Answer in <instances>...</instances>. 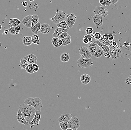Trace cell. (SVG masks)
Returning <instances> with one entry per match:
<instances>
[{
    "label": "cell",
    "instance_id": "cell-1",
    "mask_svg": "<svg viewBox=\"0 0 131 130\" xmlns=\"http://www.w3.org/2000/svg\"><path fill=\"white\" fill-rule=\"evenodd\" d=\"M26 120L29 123L35 116L36 110L34 107L27 104H21L19 107Z\"/></svg>",
    "mask_w": 131,
    "mask_h": 130
},
{
    "label": "cell",
    "instance_id": "cell-2",
    "mask_svg": "<svg viewBox=\"0 0 131 130\" xmlns=\"http://www.w3.org/2000/svg\"><path fill=\"white\" fill-rule=\"evenodd\" d=\"M24 103L31 106L36 111L41 110L43 106L41 100L38 97L28 98L25 100Z\"/></svg>",
    "mask_w": 131,
    "mask_h": 130
},
{
    "label": "cell",
    "instance_id": "cell-3",
    "mask_svg": "<svg viewBox=\"0 0 131 130\" xmlns=\"http://www.w3.org/2000/svg\"><path fill=\"white\" fill-rule=\"evenodd\" d=\"M77 66L80 68H91L93 65V60L91 58L84 59L80 57L77 61Z\"/></svg>",
    "mask_w": 131,
    "mask_h": 130
},
{
    "label": "cell",
    "instance_id": "cell-4",
    "mask_svg": "<svg viewBox=\"0 0 131 130\" xmlns=\"http://www.w3.org/2000/svg\"><path fill=\"white\" fill-rule=\"evenodd\" d=\"M67 14H66L62 10H56L55 12V15L52 18H50L53 22L55 24H57L62 21L65 20Z\"/></svg>",
    "mask_w": 131,
    "mask_h": 130
},
{
    "label": "cell",
    "instance_id": "cell-5",
    "mask_svg": "<svg viewBox=\"0 0 131 130\" xmlns=\"http://www.w3.org/2000/svg\"><path fill=\"white\" fill-rule=\"evenodd\" d=\"M109 53L110 54L112 60L117 59L119 58L121 53V50L118 46H113L112 44L109 46Z\"/></svg>",
    "mask_w": 131,
    "mask_h": 130
},
{
    "label": "cell",
    "instance_id": "cell-6",
    "mask_svg": "<svg viewBox=\"0 0 131 130\" xmlns=\"http://www.w3.org/2000/svg\"><path fill=\"white\" fill-rule=\"evenodd\" d=\"M68 123L69 128L72 130H76L80 127V123L78 117L73 116H72Z\"/></svg>",
    "mask_w": 131,
    "mask_h": 130
},
{
    "label": "cell",
    "instance_id": "cell-7",
    "mask_svg": "<svg viewBox=\"0 0 131 130\" xmlns=\"http://www.w3.org/2000/svg\"><path fill=\"white\" fill-rule=\"evenodd\" d=\"M95 14L105 17L108 15V10L104 7L98 6L95 7L94 11Z\"/></svg>",
    "mask_w": 131,
    "mask_h": 130
},
{
    "label": "cell",
    "instance_id": "cell-8",
    "mask_svg": "<svg viewBox=\"0 0 131 130\" xmlns=\"http://www.w3.org/2000/svg\"><path fill=\"white\" fill-rule=\"evenodd\" d=\"M80 56L84 59H89L91 58L92 54L87 47L85 46L81 47L78 49Z\"/></svg>",
    "mask_w": 131,
    "mask_h": 130
},
{
    "label": "cell",
    "instance_id": "cell-9",
    "mask_svg": "<svg viewBox=\"0 0 131 130\" xmlns=\"http://www.w3.org/2000/svg\"><path fill=\"white\" fill-rule=\"evenodd\" d=\"M76 19V16L73 13L67 14L66 17L65 21L70 28H73Z\"/></svg>",
    "mask_w": 131,
    "mask_h": 130
},
{
    "label": "cell",
    "instance_id": "cell-10",
    "mask_svg": "<svg viewBox=\"0 0 131 130\" xmlns=\"http://www.w3.org/2000/svg\"><path fill=\"white\" fill-rule=\"evenodd\" d=\"M41 110L36 111V113L31 123H29L30 125L31 128L34 127V126H37L39 125L41 119V114H40Z\"/></svg>",
    "mask_w": 131,
    "mask_h": 130
},
{
    "label": "cell",
    "instance_id": "cell-11",
    "mask_svg": "<svg viewBox=\"0 0 131 130\" xmlns=\"http://www.w3.org/2000/svg\"><path fill=\"white\" fill-rule=\"evenodd\" d=\"M17 119L18 121L21 124H24L25 125H28L29 123L25 118L22 113L21 110L19 109L17 115Z\"/></svg>",
    "mask_w": 131,
    "mask_h": 130
},
{
    "label": "cell",
    "instance_id": "cell-12",
    "mask_svg": "<svg viewBox=\"0 0 131 130\" xmlns=\"http://www.w3.org/2000/svg\"><path fill=\"white\" fill-rule=\"evenodd\" d=\"M103 18L101 16L96 15L93 17L94 24L97 28L101 27L103 25Z\"/></svg>",
    "mask_w": 131,
    "mask_h": 130
},
{
    "label": "cell",
    "instance_id": "cell-13",
    "mask_svg": "<svg viewBox=\"0 0 131 130\" xmlns=\"http://www.w3.org/2000/svg\"><path fill=\"white\" fill-rule=\"evenodd\" d=\"M32 15H27L22 21V23L25 27L31 28L32 26Z\"/></svg>",
    "mask_w": 131,
    "mask_h": 130
},
{
    "label": "cell",
    "instance_id": "cell-14",
    "mask_svg": "<svg viewBox=\"0 0 131 130\" xmlns=\"http://www.w3.org/2000/svg\"><path fill=\"white\" fill-rule=\"evenodd\" d=\"M26 60L29 64L37 63L38 58L35 54H31L24 57Z\"/></svg>",
    "mask_w": 131,
    "mask_h": 130
},
{
    "label": "cell",
    "instance_id": "cell-15",
    "mask_svg": "<svg viewBox=\"0 0 131 130\" xmlns=\"http://www.w3.org/2000/svg\"><path fill=\"white\" fill-rule=\"evenodd\" d=\"M99 47L98 45L95 42H90V43L88 44L87 47L89 50L90 51V52L92 55L93 56L95 51Z\"/></svg>",
    "mask_w": 131,
    "mask_h": 130
},
{
    "label": "cell",
    "instance_id": "cell-16",
    "mask_svg": "<svg viewBox=\"0 0 131 130\" xmlns=\"http://www.w3.org/2000/svg\"><path fill=\"white\" fill-rule=\"evenodd\" d=\"M72 117V114H62L58 118V121L59 123L61 122H67L68 123Z\"/></svg>",
    "mask_w": 131,
    "mask_h": 130
},
{
    "label": "cell",
    "instance_id": "cell-17",
    "mask_svg": "<svg viewBox=\"0 0 131 130\" xmlns=\"http://www.w3.org/2000/svg\"><path fill=\"white\" fill-rule=\"evenodd\" d=\"M51 30V27L49 24L44 23L41 25L40 32L44 34H47L49 33Z\"/></svg>",
    "mask_w": 131,
    "mask_h": 130
},
{
    "label": "cell",
    "instance_id": "cell-18",
    "mask_svg": "<svg viewBox=\"0 0 131 130\" xmlns=\"http://www.w3.org/2000/svg\"><path fill=\"white\" fill-rule=\"evenodd\" d=\"M80 80L83 84L87 85L90 82L91 78L90 76L88 74H85L80 76Z\"/></svg>",
    "mask_w": 131,
    "mask_h": 130
},
{
    "label": "cell",
    "instance_id": "cell-19",
    "mask_svg": "<svg viewBox=\"0 0 131 130\" xmlns=\"http://www.w3.org/2000/svg\"><path fill=\"white\" fill-rule=\"evenodd\" d=\"M69 30L66 29L62 28H57L55 29L54 33L52 34V36L53 37H57L59 38L60 35L64 32H68Z\"/></svg>",
    "mask_w": 131,
    "mask_h": 130
},
{
    "label": "cell",
    "instance_id": "cell-20",
    "mask_svg": "<svg viewBox=\"0 0 131 130\" xmlns=\"http://www.w3.org/2000/svg\"><path fill=\"white\" fill-rule=\"evenodd\" d=\"M94 42L96 43L97 44H98V46L103 49L104 52H109L110 47H109V46L103 44L101 43L100 41V40H99L95 39V40L94 41Z\"/></svg>",
    "mask_w": 131,
    "mask_h": 130
},
{
    "label": "cell",
    "instance_id": "cell-21",
    "mask_svg": "<svg viewBox=\"0 0 131 130\" xmlns=\"http://www.w3.org/2000/svg\"><path fill=\"white\" fill-rule=\"evenodd\" d=\"M21 21L18 18H11L9 21V25L10 27H15L20 25Z\"/></svg>",
    "mask_w": 131,
    "mask_h": 130
},
{
    "label": "cell",
    "instance_id": "cell-22",
    "mask_svg": "<svg viewBox=\"0 0 131 130\" xmlns=\"http://www.w3.org/2000/svg\"><path fill=\"white\" fill-rule=\"evenodd\" d=\"M23 44L25 46H28L33 43L32 40V37L31 36H24L22 39Z\"/></svg>",
    "mask_w": 131,
    "mask_h": 130
},
{
    "label": "cell",
    "instance_id": "cell-23",
    "mask_svg": "<svg viewBox=\"0 0 131 130\" xmlns=\"http://www.w3.org/2000/svg\"><path fill=\"white\" fill-rule=\"evenodd\" d=\"M41 27V23L38 22L34 26L31 28V31L34 34L37 35L39 32H40Z\"/></svg>",
    "mask_w": 131,
    "mask_h": 130
},
{
    "label": "cell",
    "instance_id": "cell-24",
    "mask_svg": "<svg viewBox=\"0 0 131 130\" xmlns=\"http://www.w3.org/2000/svg\"><path fill=\"white\" fill-rule=\"evenodd\" d=\"M70 59V55L69 53H63L60 55V60L62 62L65 63L69 61Z\"/></svg>",
    "mask_w": 131,
    "mask_h": 130
},
{
    "label": "cell",
    "instance_id": "cell-25",
    "mask_svg": "<svg viewBox=\"0 0 131 130\" xmlns=\"http://www.w3.org/2000/svg\"><path fill=\"white\" fill-rule=\"evenodd\" d=\"M104 52L103 51V49L100 47H99L95 51L93 56L96 58H100L104 55Z\"/></svg>",
    "mask_w": 131,
    "mask_h": 130
},
{
    "label": "cell",
    "instance_id": "cell-26",
    "mask_svg": "<svg viewBox=\"0 0 131 130\" xmlns=\"http://www.w3.org/2000/svg\"><path fill=\"white\" fill-rule=\"evenodd\" d=\"M28 61L23 57L21 58L20 60L19 67L21 68L22 69H25V68L29 64Z\"/></svg>",
    "mask_w": 131,
    "mask_h": 130
},
{
    "label": "cell",
    "instance_id": "cell-27",
    "mask_svg": "<svg viewBox=\"0 0 131 130\" xmlns=\"http://www.w3.org/2000/svg\"><path fill=\"white\" fill-rule=\"evenodd\" d=\"M57 26L58 28H62L66 29H69L70 28L67 25L65 20H63L57 24Z\"/></svg>",
    "mask_w": 131,
    "mask_h": 130
},
{
    "label": "cell",
    "instance_id": "cell-28",
    "mask_svg": "<svg viewBox=\"0 0 131 130\" xmlns=\"http://www.w3.org/2000/svg\"><path fill=\"white\" fill-rule=\"evenodd\" d=\"M62 39L63 41L62 46H66L69 45L72 42L71 36L69 35L65 38Z\"/></svg>",
    "mask_w": 131,
    "mask_h": 130
},
{
    "label": "cell",
    "instance_id": "cell-29",
    "mask_svg": "<svg viewBox=\"0 0 131 130\" xmlns=\"http://www.w3.org/2000/svg\"><path fill=\"white\" fill-rule=\"evenodd\" d=\"M39 20L38 16V15L36 14L32 15L31 28L34 26L37 23H38L39 22Z\"/></svg>",
    "mask_w": 131,
    "mask_h": 130
},
{
    "label": "cell",
    "instance_id": "cell-30",
    "mask_svg": "<svg viewBox=\"0 0 131 130\" xmlns=\"http://www.w3.org/2000/svg\"><path fill=\"white\" fill-rule=\"evenodd\" d=\"M32 43L36 45H39V36L37 34H34L32 35Z\"/></svg>",
    "mask_w": 131,
    "mask_h": 130
},
{
    "label": "cell",
    "instance_id": "cell-31",
    "mask_svg": "<svg viewBox=\"0 0 131 130\" xmlns=\"http://www.w3.org/2000/svg\"><path fill=\"white\" fill-rule=\"evenodd\" d=\"M59 38L57 37H53L52 39V45L54 47L56 48L60 47V46L58 43V40Z\"/></svg>",
    "mask_w": 131,
    "mask_h": 130
},
{
    "label": "cell",
    "instance_id": "cell-32",
    "mask_svg": "<svg viewBox=\"0 0 131 130\" xmlns=\"http://www.w3.org/2000/svg\"><path fill=\"white\" fill-rule=\"evenodd\" d=\"M59 125L60 128L62 130H67L69 128L68 123L67 122H60Z\"/></svg>",
    "mask_w": 131,
    "mask_h": 130
},
{
    "label": "cell",
    "instance_id": "cell-33",
    "mask_svg": "<svg viewBox=\"0 0 131 130\" xmlns=\"http://www.w3.org/2000/svg\"><path fill=\"white\" fill-rule=\"evenodd\" d=\"M99 40L103 44H105V45H106V46H108L109 47L112 44V41H110V40H105V39H103L102 37H101V38Z\"/></svg>",
    "mask_w": 131,
    "mask_h": 130
},
{
    "label": "cell",
    "instance_id": "cell-34",
    "mask_svg": "<svg viewBox=\"0 0 131 130\" xmlns=\"http://www.w3.org/2000/svg\"><path fill=\"white\" fill-rule=\"evenodd\" d=\"M25 70L29 74H33L34 73L32 69V64H29L25 68Z\"/></svg>",
    "mask_w": 131,
    "mask_h": 130
},
{
    "label": "cell",
    "instance_id": "cell-35",
    "mask_svg": "<svg viewBox=\"0 0 131 130\" xmlns=\"http://www.w3.org/2000/svg\"><path fill=\"white\" fill-rule=\"evenodd\" d=\"M91 35H92V36H93V37L95 39H97V40H99L101 38V36H102L100 33L99 32H94L93 34H91Z\"/></svg>",
    "mask_w": 131,
    "mask_h": 130
},
{
    "label": "cell",
    "instance_id": "cell-36",
    "mask_svg": "<svg viewBox=\"0 0 131 130\" xmlns=\"http://www.w3.org/2000/svg\"><path fill=\"white\" fill-rule=\"evenodd\" d=\"M85 32H86V34L91 35L94 32L93 29L91 27H88L85 30Z\"/></svg>",
    "mask_w": 131,
    "mask_h": 130
},
{
    "label": "cell",
    "instance_id": "cell-37",
    "mask_svg": "<svg viewBox=\"0 0 131 130\" xmlns=\"http://www.w3.org/2000/svg\"><path fill=\"white\" fill-rule=\"evenodd\" d=\"M9 32L12 35H16V32H15V27H10L9 28Z\"/></svg>",
    "mask_w": 131,
    "mask_h": 130
},
{
    "label": "cell",
    "instance_id": "cell-38",
    "mask_svg": "<svg viewBox=\"0 0 131 130\" xmlns=\"http://www.w3.org/2000/svg\"><path fill=\"white\" fill-rule=\"evenodd\" d=\"M69 35L68 33H67V32H63L62 33H61L59 36V38L60 39H62L64 38L65 37Z\"/></svg>",
    "mask_w": 131,
    "mask_h": 130
},
{
    "label": "cell",
    "instance_id": "cell-39",
    "mask_svg": "<svg viewBox=\"0 0 131 130\" xmlns=\"http://www.w3.org/2000/svg\"><path fill=\"white\" fill-rule=\"evenodd\" d=\"M32 69L34 73L37 72L39 70L38 66L36 63L32 64Z\"/></svg>",
    "mask_w": 131,
    "mask_h": 130
},
{
    "label": "cell",
    "instance_id": "cell-40",
    "mask_svg": "<svg viewBox=\"0 0 131 130\" xmlns=\"http://www.w3.org/2000/svg\"><path fill=\"white\" fill-rule=\"evenodd\" d=\"M15 30L16 35H18L20 34L21 32V26L20 25L15 27Z\"/></svg>",
    "mask_w": 131,
    "mask_h": 130
},
{
    "label": "cell",
    "instance_id": "cell-41",
    "mask_svg": "<svg viewBox=\"0 0 131 130\" xmlns=\"http://www.w3.org/2000/svg\"><path fill=\"white\" fill-rule=\"evenodd\" d=\"M83 37H84V38H86L88 39L90 42H92V38H93V36L91 35H88V34H86L84 35V36H83Z\"/></svg>",
    "mask_w": 131,
    "mask_h": 130
},
{
    "label": "cell",
    "instance_id": "cell-42",
    "mask_svg": "<svg viewBox=\"0 0 131 130\" xmlns=\"http://www.w3.org/2000/svg\"><path fill=\"white\" fill-rule=\"evenodd\" d=\"M105 6L108 7L111 4V0H105Z\"/></svg>",
    "mask_w": 131,
    "mask_h": 130
},
{
    "label": "cell",
    "instance_id": "cell-43",
    "mask_svg": "<svg viewBox=\"0 0 131 130\" xmlns=\"http://www.w3.org/2000/svg\"><path fill=\"white\" fill-rule=\"evenodd\" d=\"M82 42L84 44H88L90 42L88 39L86 38H84V37H83V38L82 39Z\"/></svg>",
    "mask_w": 131,
    "mask_h": 130
},
{
    "label": "cell",
    "instance_id": "cell-44",
    "mask_svg": "<svg viewBox=\"0 0 131 130\" xmlns=\"http://www.w3.org/2000/svg\"><path fill=\"white\" fill-rule=\"evenodd\" d=\"M108 40H110V41H112L114 39V36L112 34H108Z\"/></svg>",
    "mask_w": 131,
    "mask_h": 130
},
{
    "label": "cell",
    "instance_id": "cell-45",
    "mask_svg": "<svg viewBox=\"0 0 131 130\" xmlns=\"http://www.w3.org/2000/svg\"><path fill=\"white\" fill-rule=\"evenodd\" d=\"M125 82L126 84H131V78L128 77L126 78V80H125Z\"/></svg>",
    "mask_w": 131,
    "mask_h": 130
},
{
    "label": "cell",
    "instance_id": "cell-46",
    "mask_svg": "<svg viewBox=\"0 0 131 130\" xmlns=\"http://www.w3.org/2000/svg\"><path fill=\"white\" fill-rule=\"evenodd\" d=\"M104 55L107 58H109L111 57L110 54L109 52H104Z\"/></svg>",
    "mask_w": 131,
    "mask_h": 130
},
{
    "label": "cell",
    "instance_id": "cell-47",
    "mask_svg": "<svg viewBox=\"0 0 131 130\" xmlns=\"http://www.w3.org/2000/svg\"><path fill=\"white\" fill-rule=\"evenodd\" d=\"M101 37H102V38H103V39H105V40H108V34H104V35H102V36H101Z\"/></svg>",
    "mask_w": 131,
    "mask_h": 130
},
{
    "label": "cell",
    "instance_id": "cell-48",
    "mask_svg": "<svg viewBox=\"0 0 131 130\" xmlns=\"http://www.w3.org/2000/svg\"><path fill=\"white\" fill-rule=\"evenodd\" d=\"M99 3L104 7L105 6V0H99Z\"/></svg>",
    "mask_w": 131,
    "mask_h": 130
},
{
    "label": "cell",
    "instance_id": "cell-49",
    "mask_svg": "<svg viewBox=\"0 0 131 130\" xmlns=\"http://www.w3.org/2000/svg\"><path fill=\"white\" fill-rule=\"evenodd\" d=\"M22 5L24 7H27L28 4V2L27 1H24L22 2Z\"/></svg>",
    "mask_w": 131,
    "mask_h": 130
},
{
    "label": "cell",
    "instance_id": "cell-50",
    "mask_svg": "<svg viewBox=\"0 0 131 130\" xmlns=\"http://www.w3.org/2000/svg\"><path fill=\"white\" fill-rule=\"evenodd\" d=\"M58 43H59V45L61 46H62L63 44V41L62 39H59L58 40Z\"/></svg>",
    "mask_w": 131,
    "mask_h": 130
},
{
    "label": "cell",
    "instance_id": "cell-51",
    "mask_svg": "<svg viewBox=\"0 0 131 130\" xmlns=\"http://www.w3.org/2000/svg\"><path fill=\"white\" fill-rule=\"evenodd\" d=\"M118 0H111V4L112 5L115 4L118 2Z\"/></svg>",
    "mask_w": 131,
    "mask_h": 130
},
{
    "label": "cell",
    "instance_id": "cell-52",
    "mask_svg": "<svg viewBox=\"0 0 131 130\" xmlns=\"http://www.w3.org/2000/svg\"><path fill=\"white\" fill-rule=\"evenodd\" d=\"M8 32H9V30H8V29H6V30H5L4 32L2 33V35H7Z\"/></svg>",
    "mask_w": 131,
    "mask_h": 130
},
{
    "label": "cell",
    "instance_id": "cell-53",
    "mask_svg": "<svg viewBox=\"0 0 131 130\" xmlns=\"http://www.w3.org/2000/svg\"><path fill=\"white\" fill-rule=\"evenodd\" d=\"M112 45L113 46H116L117 45V43L115 41H112Z\"/></svg>",
    "mask_w": 131,
    "mask_h": 130
},
{
    "label": "cell",
    "instance_id": "cell-54",
    "mask_svg": "<svg viewBox=\"0 0 131 130\" xmlns=\"http://www.w3.org/2000/svg\"><path fill=\"white\" fill-rule=\"evenodd\" d=\"M33 6L35 8H38V6L37 4V3H34V4H33Z\"/></svg>",
    "mask_w": 131,
    "mask_h": 130
},
{
    "label": "cell",
    "instance_id": "cell-55",
    "mask_svg": "<svg viewBox=\"0 0 131 130\" xmlns=\"http://www.w3.org/2000/svg\"><path fill=\"white\" fill-rule=\"evenodd\" d=\"M2 29V25H1V24H0V31Z\"/></svg>",
    "mask_w": 131,
    "mask_h": 130
},
{
    "label": "cell",
    "instance_id": "cell-56",
    "mask_svg": "<svg viewBox=\"0 0 131 130\" xmlns=\"http://www.w3.org/2000/svg\"><path fill=\"white\" fill-rule=\"evenodd\" d=\"M28 1L30 2H32L34 1V0H28Z\"/></svg>",
    "mask_w": 131,
    "mask_h": 130
}]
</instances>
